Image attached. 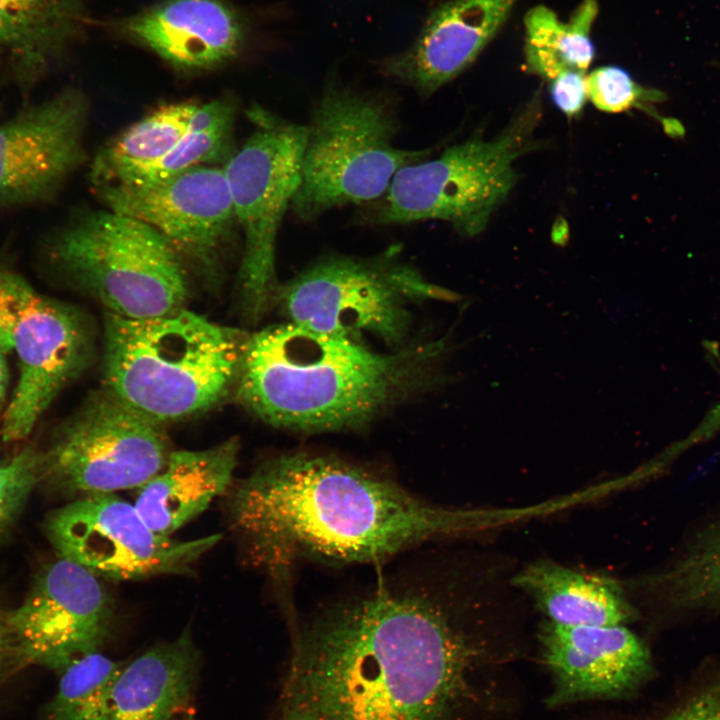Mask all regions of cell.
Returning <instances> with one entry per match:
<instances>
[{
	"label": "cell",
	"mask_w": 720,
	"mask_h": 720,
	"mask_svg": "<svg viewBox=\"0 0 720 720\" xmlns=\"http://www.w3.org/2000/svg\"><path fill=\"white\" fill-rule=\"evenodd\" d=\"M46 530L60 557L118 581L190 573L221 539V534L186 541L162 536L115 493L79 497L56 509Z\"/></svg>",
	"instance_id": "8fae6325"
},
{
	"label": "cell",
	"mask_w": 720,
	"mask_h": 720,
	"mask_svg": "<svg viewBox=\"0 0 720 720\" xmlns=\"http://www.w3.org/2000/svg\"><path fill=\"white\" fill-rule=\"evenodd\" d=\"M660 720H720V661L700 672Z\"/></svg>",
	"instance_id": "f546056e"
},
{
	"label": "cell",
	"mask_w": 720,
	"mask_h": 720,
	"mask_svg": "<svg viewBox=\"0 0 720 720\" xmlns=\"http://www.w3.org/2000/svg\"><path fill=\"white\" fill-rule=\"evenodd\" d=\"M113 621L114 602L100 578L59 556L43 569L7 625L20 656L60 673L99 651Z\"/></svg>",
	"instance_id": "4fadbf2b"
},
{
	"label": "cell",
	"mask_w": 720,
	"mask_h": 720,
	"mask_svg": "<svg viewBox=\"0 0 720 720\" xmlns=\"http://www.w3.org/2000/svg\"><path fill=\"white\" fill-rule=\"evenodd\" d=\"M107 209L159 232L184 263L214 278L236 224L223 167L200 165L151 184L94 187Z\"/></svg>",
	"instance_id": "7c38bea8"
},
{
	"label": "cell",
	"mask_w": 720,
	"mask_h": 720,
	"mask_svg": "<svg viewBox=\"0 0 720 720\" xmlns=\"http://www.w3.org/2000/svg\"><path fill=\"white\" fill-rule=\"evenodd\" d=\"M7 352L0 347V421L6 408V391L8 386Z\"/></svg>",
	"instance_id": "1f68e13d"
},
{
	"label": "cell",
	"mask_w": 720,
	"mask_h": 720,
	"mask_svg": "<svg viewBox=\"0 0 720 720\" xmlns=\"http://www.w3.org/2000/svg\"><path fill=\"white\" fill-rule=\"evenodd\" d=\"M550 95L557 108L567 117L579 114L587 98L586 73L567 71L550 81Z\"/></svg>",
	"instance_id": "4dcf8cb0"
},
{
	"label": "cell",
	"mask_w": 720,
	"mask_h": 720,
	"mask_svg": "<svg viewBox=\"0 0 720 720\" xmlns=\"http://www.w3.org/2000/svg\"><path fill=\"white\" fill-rule=\"evenodd\" d=\"M2 52H3V51H2V49L0 48V57H1Z\"/></svg>",
	"instance_id": "e575fe53"
},
{
	"label": "cell",
	"mask_w": 720,
	"mask_h": 720,
	"mask_svg": "<svg viewBox=\"0 0 720 720\" xmlns=\"http://www.w3.org/2000/svg\"><path fill=\"white\" fill-rule=\"evenodd\" d=\"M44 476V456L25 447L0 460V532L22 509L40 477Z\"/></svg>",
	"instance_id": "f1b7e54d"
},
{
	"label": "cell",
	"mask_w": 720,
	"mask_h": 720,
	"mask_svg": "<svg viewBox=\"0 0 720 720\" xmlns=\"http://www.w3.org/2000/svg\"><path fill=\"white\" fill-rule=\"evenodd\" d=\"M123 31L170 64L207 69L240 50L241 17L222 0H166L128 18Z\"/></svg>",
	"instance_id": "d6986e66"
},
{
	"label": "cell",
	"mask_w": 720,
	"mask_h": 720,
	"mask_svg": "<svg viewBox=\"0 0 720 720\" xmlns=\"http://www.w3.org/2000/svg\"><path fill=\"white\" fill-rule=\"evenodd\" d=\"M411 561L296 624L282 705L304 720H450L478 655L475 577Z\"/></svg>",
	"instance_id": "6da1fadb"
},
{
	"label": "cell",
	"mask_w": 720,
	"mask_h": 720,
	"mask_svg": "<svg viewBox=\"0 0 720 720\" xmlns=\"http://www.w3.org/2000/svg\"><path fill=\"white\" fill-rule=\"evenodd\" d=\"M252 120L254 131L223 169L243 237L240 306L256 322L277 303V235L300 184L307 128L263 109L252 111Z\"/></svg>",
	"instance_id": "9c48e42d"
},
{
	"label": "cell",
	"mask_w": 720,
	"mask_h": 720,
	"mask_svg": "<svg viewBox=\"0 0 720 720\" xmlns=\"http://www.w3.org/2000/svg\"><path fill=\"white\" fill-rule=\"evenodd\" d=\"M122 666L99 651L72 661L59 673L58 689L48 705L45 720H72L104 690Z\"/></svg>",
	"instance_id": "4316f807"
},
{
	"label": "cell",
	"mask_w": 720,
	"mask_h": 720,
	"mask_svg": "<svg viewBox=\"0 0 720 720\" xmlns=\"http://www.w3.org/2000/svg\"><path fill=\"white\" fill-rule=\"evenodd\" d=\"M163 424L105 389L93 394L58 430L44 456V476L80 497L139 488L170 454Z\"/></svg>",
	"instance_id": "30bf717a"
},
{
	"label": "cell",
	"mask_w": 720,
	"mask_h": 720,
	"mask_svg": "<svg viewBox=\"0 0 720 720\" xmlns=\"http://www.w3.org/2000/svg\"><path fill=\"white\" fill-rule=\"evenodd\" d=\"M90 104L78 88L0 123V210L48 203L84 164Z\"/></svg>",
	"instance_id": "5bb4252c"
},
{
	"label": "cell",
	"mask_w": 720,
	"mask_h": 720,
	"mask_svg": "<svg viewBox=\"0 0 720 720\" xmlns=\"http://www.w3.org/2000/svg\"><path fill=\"white\" fill-rule=\"evenodd\" d=\"M540 116L536 95L493 140L471 137L437 158L401 168L365 221L394 225L442 220L463 236L479 234L514 186L513 163L534 147L532 135Z\"/></svg>",
	"instance_id": "52a82bcc"
},
{
	"label": "cell",
	"mask_w": 720,
	"mask_h": 720,
	"mask_svg": "<svg viewBox=\"0 0 720 720\" xmlns=\"http://www.w3.org/2000/svg\"><path fill=\"white\" fill-rule=\"evenodd\" d=\"M235 105L228 98L200 104L186 133L176 146L154 164L122 173L107 184H151L200 165H216L231 154ZM104 185V184H103Z\"/></svg>",
	"instance_id": "484cf974"
},
{
	"label": "cell",
	"mask_w": 720,
	"mask_h": 720,
	"mask_svg": "<svg viewBox=\"0 0 720 720\" xmlns=\"http://www.w3.org/2000/svg\"><path fill=\"white\" fill-rule=\"evenodd\" d=\"M8 638L5 633L4 627L0 624V666L3 661V656L5 654L7 644H8Z\"/></svg>",
	"instance_id": "836d02e7"
},
{
	"label": "cell",
	"mask_w": 720,
	"mask_h": 720,
	"mask_svg": "<svg viewBox=\"0 0 720 720\" xmlns=\"http://www.w3.org/2000/svg\"><path fill=\"white\" fill-rule=\"evenodd\" d=\"M198 106L192 101L162 105L111 139L90 165L93 187L161 160L182 139Z\"/></svg>",
	"instance_id": "d4e9b609"
},
{
	"label": "cell",
	"mask_w": 720,
	"mask_h": 720,
	"mask_svg": "<svg viewBox=\"0 0 720 720\" xmlns=\"http://www.w3.org/2000/svg\"><path fill=\"white\" fill-rule=\"evenodd\" d=\"M597 0H583L567 22L546 5H536L524 17L525 65L548 82L567 71L588 70L595 56L591 38Z\"/></svg>",
	"instance_id": "cb8c5ba5"
},
{
	"label": "cell",
	"mask_w": 720,
	"mask_h": 720,
	"mask_svg": "<svg viewBox=\"0 0 720 720\" xmlns=\"http://www.w3.org/2000/svg\"><path fill=\"white\" fill-rule=\"evenodd\" d=\"M239 450L231 438L202 450L171 451L165 466L138 488L135 508L154 532L171 537L230 490Z\"/></svg>",
	"instance_id": "ffe728a7"
},
{
	"label": "cell",
	"mask_w": 720,
	"mask_h": 720,
	"mask_svg": "<svg viewBox=\"0 0 720 720\" xmlns=\"http://www.w3.org/2000/svg\"><path fill=\"white\" fill-rule=\"evenodd\" d=\"M48 256L108 312L144 319L184 308L185 263L149 225L109 209L72 218L48 240Z\"/></svg>",
	"instance_id": "8992f818"
},
{
	"label": "cell",
	"mask_w": 720,
	"mask_h": 720,
	"mask_svg": "<svg viewBox=\"0 0 720 720\" xmlns=\"http://www.w3.org/2000/svg\"><path fill=\"white\" fill-rule=\"evenodd\" d=\"M230 528L276 579L292 563H380L425 543L482 529L488 512L442 507L334 456L280 455L228 491Z\"/></svg>",
	"instance_id": "7a4b0ae2"
},
{
	"label": "cell",
	"mask_w": 720,
	"mask_h": 720,
	"mask_svg": "<svg viewBox=\"0 0 720 720\" xmlns=\"http://www.w3.org/2000/svg\"><path fill=\"white\" fill-rule=\"evenodd\" d=\"M443 339L380 353L359 341L271 325L249 334L237 398L270 425L298 432L361 428L428 384Z\"/></svg>",
	"instance_id": "3957f363"
},
{
	"label": "cell",
	"mask_w": 720,
	"mask_h": 720,
	"mask_svg": "<svg viewBox=\"0 0 720 720\" xmlns=\"http://www.w3.org/2000/svg\"><path fill=\"white\" fill-rule=\"evenodd\" d=\"M511 583L534 600L547 621L556 624L625 625L635 616L616 582L551 561L528 564Z\"/></svg>",
	"instance_id": "7402d4cb"
},
{
	"label": "cell",
	"mask_w": 720,
	"mask_h": 720,
	"mask_svg": "<svg viewBox=\"0 0 720 720\" xmlns=\"http://www.w3.org/2000/svg\"><path fill=\"white\" fill-rule=\"evenodd\" d=\"M518 0H449L434 8L415 41L384 58V76L427 98L467 69L502 28Z\"/></svg>",
	"instance_id": "e0dca14e"
},
{
	"label": "cell",
	"mask_w": 720,
	"mask_h": 720,
	"mask_svg": "<svg viewBox=\"0 0 720 720\" xmlns=\"http://www.w3.org/2000/svg\"><path fill=\"white\" fill-rule=\"evenodd\" d=\"M248 336L185 308L144 319L106 311L104 389L160 424L199 414L236 384Z\"/></svg>",
	"instance_id": "277c9868"
},
{
	"label": "cell",
	"mask_w": 720,
	"mask_h": 720,
	"mask_svg": "<svg viewBox=\"0 0 720 720\" xmlns=\"http://www.w3.org/2000/svg\"><path fill=\"white\" fill-rule=\"evenodd\" d=\"M306 128L300 184L290 205L306 222L334 208L376 202L398 170L431 153L394 145L400 122L390 95L336 77L326 81Z\"/></svg>",
	"instance_id": "5b68a950"
},
{
	"label": "cell",
	"mask_w": 720,
	"mask_h": 720,
	"mask_svg": "<svg viewBox=\"0 0 720 720\" xmlns=\"http://www.w3.org/2000/svg\"><path fill=\"white\" fill-rule=\"evenodd\" d=\"M83 24V0H0V48L23 93L61 59Z\"/></svg>",
	"instance_id": "44dd1931"
},
{
	"label": "cell",
	"mask_w": 720,
	"mask_h": 720,
	"mask_svg": "<svg viewBox=\"0 0 720 720\" xmlns=\"http://www.w3.org/2000/svg\"><path fill=\"white\" fill-rule=\"evenodd\" d=\"M200 654L189 629L123 664L72 720H175L191 702Z\"/></svg>",
	"instance_id": "ac0fdd59"
},
{
	"label": "cell",
	"mask_w": 720,
	"mask_h": 720,
	"mask_svg": "<svg viewBox=\"0 0 720 720\" xmlns=\"http://www.w3.org/2000/svg\"><path fill=\"white\" fill-rule=\"evenodd\" d=\"M13 350L19 376L0 421L3 441L31 434L62 389L86 367L91 338L80 313L23 281Z\"/></svg>",
	"instance_id": "9a60e30c"
},
{
	"label": "cell",
	"mask_w": 720,
	"mask_h": 720,
	"mask_svg": "<svg viewBox=\"0 0 720 720\" xmlns=\"http://www.w3.org/2000/svg\"><path fill=\"white\" fill-rule=\"evenodd\" d=\"M587 98L599 110L620 113L632 108L652 111L651 106L662 102L664 94L638 84L618 66H601L586 75Z\"/></svg>",
	"instance_id": "83f0119b"
},
{
	"label": "cell",
	"mask_w": 720,
	"mask_h": 720,
	"mask_svg": "<svg viewBox=\"0 0 720 720\" xmlns=\"http://www.w3.org/2000/svg\"><path fill=\"white\" fill-rule=\"evenodd\" d=\"M545 663L554 678L551 704L631 692L651 672L646 644L622 625H560L540 630Z\"/></svg>",
	"instance_id": "2e32d148"
},
{
	"label": "cell",
	"mask_w": 720,
	"mask_h": 720,
	"mask_svg": "<svg viewBox=\"0 0 720 720\" xmlns=\"http://www.w3.org/2000/svg\"><path fill=\"white\" fill-rule=\"evenodd\" d=\"M188 720H193V719L191 716H189ZM280 720H304V719L300 715L295 713L293 710L282 706Z\"/></svg>",
	"instance_id": "d6a6232c"
},
{
	"label": "cell",
	"mask_w": 720,
	"mask_h": 720,
	"mask_svg": "<svg viewBox=\"0 0 720 720\" xmlns=\"http://www.w3.org/2000/svg\"><path fill=\"white\" fill-rule=\"evenodd\" d=\"M459 295L430 283L399 245L368 257L328 255L280 285L277 304L289 322L358 341L367 333L393 347L405 341L409 305Z\"/></svg>",
	"instance_id": "ba28073f"
},
{
	"label": "cell",
	"mask_w": 720,
	"mask_h": 720,
	"mask_svg": "<svg viewBox=\"0 0 720 720\" xmlns=\"http://www.w3.org/2000/svg\"><path fill=\"white\" fill-rule=\"evenodd\" d=\"M635 585L657 616L680 621L720 614V514Z\"/></svg>",
	"instance_id": "603a6c76"
}]
</instances>
